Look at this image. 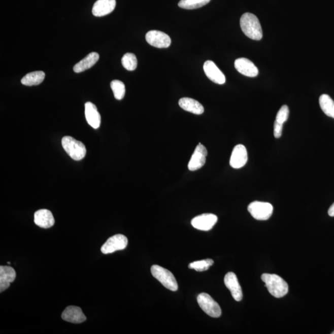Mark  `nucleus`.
Masks as SVG:
<instances>
[{"instance_id": "12", "label": "nucleus", "mask_w": 334, "mask_h": 334, "mask_svg": "<svg viewBox=\"0 0 334 334\" xmlns=\"http://www.w3.org/2000/svg\"><path fill=\"white\" fill-rule=\"evenodd\" d=\"M224 283L226 288L230 291L232 297L237 302H240L243 298V292L236 274L230 272L224 277Z\"/></svg>"}, {"instance_id": "15", "label": "nucleus", "mask_w": 334, "mask_h": 334, "mask_svg": "<svg viewBox=\"0 0 334 334\" xmlns=\"http://www.w3.org/2000/svg\"><path fill=\"white\" fill-rule=\"evenodd\" d=\"M61 318L65 321L74 324L82 323L87 319L81 308L75 306L68 307L62 313Z\"/></svg>"}, {"instance_id": "30", "label": "nucleus", "mask_w": 334, "mask_h": 334, "mask_svg": "<svg viewBox=\"0 0 334 334\" xmlns=\"http://www.w3.org/2000/svg\"><path fill=\"white\" fill-rule=\"evenodd\" d=\"M328 214L330 217H334V203L330 207L329 211H328Z\"/></svg>"}, {"instance_id": "17", "label": "nucleus", "mask_w": 334, "mask_h": 334, "mask_svg": "<svg viewBox=\"0 0 334 334\" xmlns=\"http://www.w3.org/2000/svg\"><path fill=\"white\" fill-rule=\"evenodd\" d=\"M16 277V271L13 268L10 266H0V292L8 289Z\"/></svg>"}, {"instance_id": "26", "label": "nucleus", "mask_w": 334, "mask_h": 334, "mask_svg": "<svg viewBox=\"0 0 334 334\" xmlns=\"http://www.w3.org/2000/svg\"><path fill=\"white\" fill-rule=\"evenodd\" d=\"M113 90V94L116 99L118 101L122 100L125 95V86L123 82L119 80H113L110 84Z\"/></svg>"}, {"instance_id": "7", "label": "nucleus", "mask_w": 334, "mask_h": 334, "mask_svg": "<svg viewBox=\"0 0 334 334\" xmlns=\"http://www.w3.org/2000/svg\"><path fill=\"white\" fill-rule=\"evenodd\" d=\"M128 240L123 235L118 234L109 238L101 247L102 253L105 254L114 253L117 251L123 250L128 245Z\"/></svg>"}, {"instance_id": "2", "label": "nucleus", "mask_w": 334, "mask_h": 334, "mask_svg": "<svg viewBox=\"0 0 334 334\" xmlns=\"http://www.w3.org/2000/svg\"><path fill=\"white\" fill-rule=\"evenodd\" d=\"M261 279L264 282L269 292L276 298H282L288 293L287 283L276 274H263Z\"/></svg>"}, {"instance_id": "4", "label": "nucleus", "mask_w": 334, "mask_h": 334, "mask_svg": "<svg viewBox=\"0 0 334 334\" xmlns=\"http://www.w3.org/2000/svg\"><path fill=\"white\" fill-rule=\"evenodd\" d=\"M152 275L159 281L167 289L173 291L178 290V286L174 274L171 271L158 265L151 268Z\"/></svg>"}, {"instance_id": "3", "label": "nucleus", "mask_w": 334, "mask_h": 334, "mask_svg": "<svg viewBox=\"0 0 334 334\" xmlns=\"http://www.w3.org/2000/svg\"><path fill=\"white\" fill-rule=\"evenodd\" d=\"M61 144L64 151L73 160L79 161L83 159L86 154L84 144L75 138L64 137L62 139Z\"/></svg>"}, {"instance_id": "10", "label": "nucleus", "mask_w": 334, "mask_h": 334, "mask_svg": "<svg viewBox=\"0 0 334 334\" xmlns=\"http://www.w3.org/2000/svg\"><path fill=\"white\" fill-rule=\"evenodd\" d=\"M218 218L212 214H204L195 217L191 220V225L197 230L202 231L211 230L216 224Z\"/></svg>"}, {"instance_id": "18", "label": "nucleus", "mask_w": 334, "mask_h": 334, "mask_svg": "<svg viewBox=\"0 0 334 334\" xmlns=\"http://www.w3.org/2000/svg\"><path fill=\"white\" fill-rule=\"evenodd\" d=\"M85 115L87 123L90 126L94 129L99 128L101 123V117L97 107L94 104L90 102L85 104Z\"/></svg>"}, {"instance_id": "27", "label": "nucleus", "mask_w": 334, "mask_h": 334, "mask_svg": "<svg viewBox=\"0 0 334 334\" xmlns=\"http://www.w3.org/2000/svg\"><path fill=\"white\" fill-rule=\"evenodd\" d=\"M213 264V260L211 259H206L191 262L189 264L188 268L191 269V270H194L197 272H203L208 270L209 268Z\"/></svg>"}, {"instance_id": "6", "label": "nucleus", "mask_w": 334, "mask_h": 334, "mask_svg": "<svg viewBox=\"0 0 334 334\" xmlns=\"http://www.w3.org/2000/svg\"><path fill=\"white\" fill-rule=\"evenodd\" d=\"M252 217L257 220H267L273 213V206L265 202H254L248 207Z\"/></svg>"}, {"instance_id": "22", "label": "nucleus", "mask_w": 334, "mask_h": 334, "mask_svg": "<svg viewBox=\"0 0 334 334\" xmlns=\"http://www.w3.org/2000/svg\"><path fill=\"white\" fill-rule=\"evenodd\" d=\"M45 77L44 72L41 71L28 73L21 79V83L25 86H38L44 81Z\"/></svg>"}, {"instance_id": "21", "label": "nucleus", "mask_w": 334, "mask_h": 334, "mask_svg": "<svg viewBox=\"0 0 334 334\" xmlns=\"http://www.w3.org/2000/svg\"><path fill=\"white\" fill-rule=\"evenodd\" d=\"M99 55L96 52L90 53L83 59L75 65L73 70L75 73H79L84 72L92 68L98 61Z\"/></svg>"}, {"instance_id": "19", "label": "nucleus", "mask_w": 334, "mask_h": 334, "mask_svg": "<svg viewBox=\"0 0 334 334\" xmlns=\"http://www.w3.org/2000/svg\"><path fill=\"white\" fill-rule=\"evenodd\" d=\"M35 222L40 227L49 228L54 225L55 219L49 210L41 209L35 212Z\"/></svg>"}, {"instance_id": "13", "label": "nucleus", "mask_w": 334, "mask_h": 334, "mask_svg": "<svg viewBox=\"0 0 334 334\" xmlns=\"http://www.w3.org/2000/svg\"><path fill=\"white\" fill-rule=\"evenodd\" d=\"M235 67L242 75L254 78L259 74V70L253 62L247 58H240L235 61Z\"/></svg>"}, {"instance_id": "5", "label": "nucleus", "mask_w": 334, "mask_h": 334, "mask_svg": "<svg viewBox=\"0 0 334 334\" xmlns=\"http://www.w3.org/2000/svg\"><path fill=\"white\" fill-rule=\"evenodd\" d=\"M197 303L207 315L212 318H219L222 315V310L220 306L208 293H202L198 295Z\"/></svg>"}, {"instance_id": "9", "label": "nucleus", "mask_w": 334, "mask_h": 334, "mask_svg": "<svg viewBox=\"0 0 334 334\" xmlns=\"http://www.w3.org/2000/svg\"><path fill=\"white\" fill-rule=\"evenodd\" d=\"M208 151L205 146L199 143L195 149L188 163V169L190 171H196L205 165Z\"/></svg>"}, {"instance_id": "24", "label": "nucleus", "mask_w": 334, "mask_h": 334, "mask_svg": "<svg viewBox=\"0 0 334 334\" xmlns=\"http://www.w3.org/2000/svg\"><path fill=\"white\" fill-rule=\"evenodd\" d=\"M211 0H180L178 7L185 10H194L208 4Z\"/></svg>"}, {"instance_id": "20", "label": "nucleus", "mask_w": 334, "mask_h": 334, "mask_svg": "<svg viewBox=\"0 0 334 334\" xmlns=\"http://www.w3.org/2000/svg\"><path fill=\"white\" fill-rule=\"evenodd\" d=\"M178 104L181 108L185 111L194 113V114L202 115L205 111V109L202 105L193 98H182L178 102Z\"/></svg>"}, {"instance_id": "25", "label": "nucleus", "mask_w": 334, "mask_h": 334, "mask_svg": "<svg viewBox=\"0 0 334 334\" xmlns=\"http://www.w3.org/2000/svg\"><path fill=\"white\" fill-rule=\"evenodd\" d=\"M121 63L124 69L130 72L137 69L138 66V59L137 56L131 53H127L124 55L121 59Z\"/></svg>"}, {"instance_id": "28", "label": "nucleus", "mask_w": 334, "mask_h": 334, "mask_svg": "<svg viewBox=\"0 0 334 334\" xmlns=\"http://www.w3.org/2000/svg\"><path fill=\"white\" fill-rule=\"evenodd\" d=\"M288 117H289V109L287 106H283L277 113L276 121L284 124L288 120Z\"/></svg>"}, {"instance_id": "31", "label": "nucleus", "mask_w": 334, "mask_h": 334, "mask_svg": "<svg viewBox=\"0 0 334 334\" xmlns=\"http://www.w3.org/2000/svg\"><path fill=\"white\" fill-rule=\"evenodd\" d=\"M332 334H334V331H333V332H332Z\"/></svg>"}, {"instance_id": "14", "label": "nucleus", "mask_w": 334, "mask_h": 334, "mask_svg": "<svg viewBox=\"0 0 334 334\" xmlns=\"http://www.w3.org/2000/svg\"><path fill=\"white\" fill-rule=\"evenodd\" d=\"M203 69L207 77L214 83L218 84L225 83L226 78L224 74L213 61H206L204 64Z\"/></svg>"}, {"instance_id": "16", "label": "nucleus", "mask_w": 334, "mask_h": 334, "mask_svg": "<svg viewBox=\"0 0 334 334\" xmlns=\"http://www.w3.org/2000/svg\"><path fill=\"white\" fill-rule=\"evenodd\" d=\"M116 4V0H97L93 6L92 14L96 17L108 15L115 10Z\"/></svg>"}, {"instance_id": "11", "label": "nucleus", "mask_w": 334, "mask_h": 334, "mask_svg": "<svg viewBox=\"0 0 334 334\" xmlns=\"http://www.w3.org/2000/svg\"><path fill=\"white\" fill-rule=\"evenodd\" d=\"M248 158L247 150L245 146L242 144H239L235 147L232 151L230 165L233 169H241L247 163Z\"/></svg>"}, {"instance_id": "1", "label": "nucleus", "mask_w": 334, "mask_h": 334, "mask_svg": "<svg viewBox=\"0 0 334 334\" xmlns=\"http://www.w3.org/2000/svg\"><path fill=\"white\" fill-rule=\"evenodd\" d=\"M241 29L248 38L260 41L262 38V30L258 18L250 13L243 14L240 19Z\"/></svg>"}, {"instance_id": "8", "label": "nucleus", "mask_w": 334, "mask_h": 334, "mask_svg": "<svg viewBox=\"0 0 334 334\" xmlns=\"http://www.w3.org/2000/svg\"><path fill=\"white\" fill-rule=\"evenodd\" d=\"M147 42L158 49H165L171 45V38L166 34L158 30H150L146 35Z\"/></svg>"}, {"instance_id": "29", "label": "nucleus", "mask_w": 334, "mask_h": 334, "mask_svg": "<svg viewBox=\"0 0 334 334\" xmlns=\"http://www.w3.org/2000/svg\"><path fill=\"white\" fill-rule=\"evenodd\" d=\"M283 124L279 122H277V121H275L274 124V137L276 138H280L282 137V130H283Z\"/></svg>"}, {"instance_id": "23", "label": "nucleus", "mask_w": 334, "mask_h": 334, "mask_svg": "<svg viewBox=\"0 0 334 334\" xmlns=\"http://www.w3.org/2000/svg\"><path fill=\"white\" fill-rule=\"evenodd\" d=\"M321 109L328 117L334 118V101L329 95L322 94L319 98Z\"/></svg>"}]
</instances>
